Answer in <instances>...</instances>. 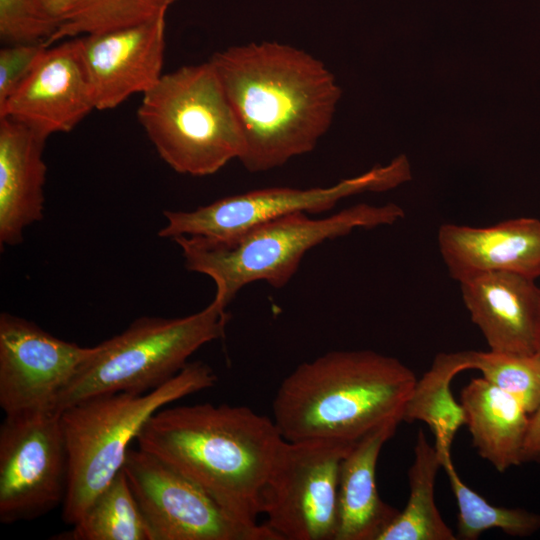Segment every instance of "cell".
Listing matches in <instances>:
<instances>
[{"label": "cell", "mask_w": 540, "mask_h": 540, "mask_svg": "<svg viewBox=\"0 0 540 540\" xmlns=\"http://www.w3.org/2000/svg\"><path fill=\"white\" fill-rule=\"evenodd\" d=\"M209 61L242 129L240 162L249 172L311 152L331 126L342 91L310 53L264 41L229 47Z\"/></svg>", "instance_id": "cell-1"}, {"label": "cell", "mask_w": 540, "mask_h": 540, "mask_svg": "<svg viewBox=\"0 0 540 540\" xmlns=\"http://www.w3.org/2000/svg\"><path fill=\"white\" fill-rule=\"evenodd\" d=\"M283 441L273 418L247 406L210 403L165 406L136 437L138 448L248 524H258L262 491Z\"/></svg>", "instance_id": "cell-2"}, {"label": "cell", "mask_w": 540, "mask_h": 540, "mask_svg": "<svg viewBox=\"0 0 540 540\" xmlns=\"http://www.w3.org/2000/svg\"><path fill=\"white\" fill-rule=\"evenodd\" d=\"M394 357L337 350L298 365L280 383L273 420L288 441L327 439L355 444L403 413L417 383Z\"/></svg>", "instance_id": "cell-3"}, {"label": "cell", "mask_w": 540, "mask_h": 540, "mask_svg": "<svg viewBox=\"0 0 540 540\" xmlns=\"http://www.w3.org/2000/svg\"><path fill=\"white\" fill-rule=\"evenodd\" d=\"M404 217L403 209L388 203L357 204L324 218L294 213L257 225L229 241L180 236L174 239L189 271L210 277L216 286L213 299L228 306L246 285L265 281L284 287L305 254L324 241L357 228L391 225Z\"/></svg>", "instance_id": "cell-4"}, {"label": "cell", "mask_w": 540, "mask_h": 540, "mask_svg": "<svg viewBox=\"0 0 540 540\" xmlns=\"http://www.w3.org/2000/svg\"><path fill=\"white\" fill-rule=\"evenodd\" d=\"M216 382L209 365L189 362L172 379L147 393L96 395L60 412L69 463L63 521L76 523L114 479L124 466L129 444L154 413Z\"/></svg>", "instance_id": "cell-5"}, {"label": "cell", "mask_w": 540, "mask_h": 540, "mask_svg": "<svg viewBox=\"0 0 540 540\" xmlns=\"http://www.w3.org/2000/svg\"><path fill=\"white\" fill-rule=\"evenodd\" d=\"M137 118L161 159L180 174L212 175L244 151L242 129L210 61L163 74L143 94Z\"/></svg>", "instance_id": "cell-6"}, {"label": "cell", "mask_w": 540, "mask_h": 540, "mask_svg": "<svg viewBox=\"0 0 540 540\" xmlns=\"http://www.w3.org/2000/svg\"><path fill=\"white\" fill-rule=\"evenodd\" d=\"M227 306L213 299L185 317H141L122 333L98 344L60 393L54 410L93 396L152 391L178 374L203 345L224 335Z\"/></svg>", "instance_id": "cell-7"}, {"label": "cell", "mask_w": 540, "mask_h": 540, "mask_svg": "<svg viewBox=\"0 0 540 540\" xmlns=\"http://www.w3.org/2000/svg\"><path fill=\"white\" fill-rule=\"evenodd\" d=\"M411 179L404 155L385 166L329 187L298 189L271 187L224 197L193 211H164L165 225L158 236L174 240L180 236L229 241L265 222L294 213H322L340 200L366 191H386Z\"/></svg>", "instance_id": "cell-8"}, {"label": "cell", "mask_w": 540, "mask_h": 540, "mask_svg": "<svg viewBox=\"0 0 540 540\" xmlns=\"http://www.w3.org/2000/svg\"><path fill=\"white\" fill-rule=\"evenodd\" d=\"M354 444L282 442L261 496V514L279 540H335L340 465Z\"/></svg>", "instance_id": "cell-9"}, {"label": "cell", "mask_w": 540, "mask_h": 540, "mask_svg": "<svg viewBox=\"0 0 540 540\" xmlns=\"http://www.w3.org/2000/svg\"><path fill=\"white\" fill-rule=\"evenodd\" d=\"M68 452L61 414H7L0 426V522L37 519L63 504Z\"/></svg>", "instance_id": "cell-10"}, {"label": "cell", "mask_w": 540, "mask_h": 540, "mask_svg": "<svg viewBox=\"0 0 540 540\" xmlns=\"http://www.w3.org/2000/svg\"><path fill=\"white\" fill-rule=\"evenodd\" d=\"M123 471L151 540H279L264 524H248L158 457L129 448Z\"/></svg>", "instance_id": "cell-11"}, {"label": "cell", "mask_w": 540, "mask_h": 540, "mask_svg": "<svg viewBox=\"0 0 540 540\" xmlns=\"http://www.w3.org/2000/svg\"><path fill=\"white\" fill-rule=\"evenodd\" d=\"M98 345L82 347L22 317L0 315V406L5 415L54 410L56 401Z\"/></svg>", "instance_id": "cell-12"}, {"label": "cell", "mask_w": 540, "mask_h": 540, "mask_svg": "<svg viewBox=\"0 0 540 540\" xmlns=\"http://www.w3.org/2000/svg\"><path fill=\"white\" fill-rule=\"evenodd\" d=\"M95 108L77 37L48 46L0 105V118L16 120L49 137L70 132Z\"/></svg>", "instance_id": "cell-13"}, {"label": "cell", "mask_w": 540, "mask_h": 540, "mask_svg": "<svg viewBox=\"0 0 540 540\" xmlns=\"http://www.w3.org/2000/svg\"><path fill=\"white\" fill-rule=\"evenodd\" d=\"M165 30V17H160L77 37L97 110L113 109L157 84L163 75Z\"/></svg>", "instance_id": "cell-14"}, {"label": "cell", "mask_w": 540, "mask_h": 540, "mask_svg": "<svg viewBox=\"0 0 540 540\" xmlns=\"http://www.w3.org/2000/svg\"><path fill=\"white\" fill-rule=\"evenodd\" d=\"M535 278L513 272H485L461 281L460 289L471 320L491 351L538 354L540 287Z\"/></svg>", "instance_id": "cell-15"}, {"label": "cell", "mask_w": 540, "mask_h": 540, "mask_svg": "<svg viewBox=\"0 0 540 540\" xmlns=\"http://www.w3.org/2000/svg\"><path fill=\"white\" fill-rule=\"evenodd\" d=\"M438 245L450 275L458 282L497 271L540 277V220L536 218L488 227L443 224Z\"/></svg>", "instance_id": "cell-16"}, {"label": "cell", "mask_w": 540, "mask_h": 540, "mask_svg": "<svg viewBox=\"0 0 540 540\" xmlns=\"http://www.w3.org/2000/svg\"><path fill=\"white\" fill-rule=\"evenodd\" d=\"M47 137L11 118H0V245L16 246L24 230L43 218Z\"/></svg>", "instance_id": "cell-17"}, {"label": "cell", "mask_w": 540, "mask_h": 540, "mask_svg": "<svg viewBox=\"0 0 540 540\" xmlns=\"http://www.w3.org/2000/svg\"><path fill=\"white\" fill-rule=\"evenodd\" d=\"M391 421L357 441L343 458L338 481V525L335 540H378L398 510L377 489L376 467L383 445L395 434Z\"/></svg>", "instance_id": "cell-18"}, {"label": "cell", "mask_w": 540, "mask_h": 540, "mask_svg": "<svg viewBox=\"0 0 540 540\" xmlns=\"http://www.w3.org/2000/svg\"><path fill=\"white\" fill-rule=\"evenodd\" d=\"M459 403L481 458L500 473L524 463L530 414L517 397L479 377L461 390Z\"/></svg>", "instance_id": "cell-19"}, {"label": "cell", "mask_w": 540, "mask_h": 540, "mask_svg": "<svg viewBox=\"0 0 540 540\" xmlns=\"http://www.w3.org/2000/svg\"><path fill=\"white\" fill-rule=\"evenodd\" d=\"M442 460L437 447L419 429L408 470L409 498L378 540H456L435 502V481Z\"/></svg>", "instance_id": "cell-20"}, {"label": "cell", "mask_w": 540, "mask_h": 540, "mask_svg": "<svg viewBox=\"0 0 540 540\" xmlns=\"http://www.w3.org/2000/svg\"><path fill=\"white\" fill-rule=\"evenodd\" d=\"M464 370H469L466 351L438 354L430 369L417 380L406 404L403 421L425 422L435 435L437 447L451 448L457 430L464 424L461 405L450 390L452 379Z\"/></svg>", "instance_id": "cell-21"}, {"label": "cell", "mask_w": 540, "mask_h": 540, "mask_svg": "<svg viewBox=\"0 0 540 540\" xmlns=\"http://www.w3.org/2000/svg\"><path fill=\"white\" fill-rule=\"evenodd\" d=\"M73 528L58 539L151 540L148 526L123 471L92 501Z\"/></svg>", "instance_id": "cell-22"}, {"label": "cell", "mask_w": 540, "mask_h": 540, "mask_svg": "<svg viewBox=\"0 0 540 540\" xmlns=\"http://www.w3.org/2000/svg\"><path fill=\"white\" fill-rule=\"evenodd\" d=\"M437 449L458 507L457 539L476 540L484 531L491 529H499L514 537H529L540 530V514L489 503L460 478L451 459V448Z\"/></svg>", "instance_id": "cell-23"}, {"label": "cell", "mask_w": 540, "mask_h": 540, "mask_svg": "<svg viewBox=\"0 0 540 540\" xmlns=\"http://www.w3.org/2000/svg\"><path fill=\"white\" fill-rule=\"evenodd\" d=\"M176 0H75L47 41L131 27L165 17Z\"/></svg>", "instance_id": "cell-24"}, {"label": "cell", "mask_w": 540, "mask_h": 540, "mask_svg": "<svg viewBox=\"0 0 540 540\" xmlns=\"http://www.w3.org/2000/svg\"><path fill=\"white\" fill-rule=\"evenodd\" d=\"M468 369L481 372L496 387L514 395L529 414L540 404V355L466 351Z\"/></svg>", "instance_id": "cell-25"}, {"label": "cell", "mask_w": 540, "mask_h": 540, "mask_svg": "<svg viewBox=\"0 0 540 540\" xmlns=\"http://www.w3.org/2000/svg\"><path fill=\"white\" fill-rule=\"evenodd\" d=\"M60 25L43 0H0V38L10 44L44 43Z\"/></svg>", "instance_id": "cell-26"}, {"label": "cell", "mask_w": 540, "mask_h": 540, "mask_svg": "<svg viewBox=\"0 0 540 540\" xmlns=\"http://www.w3.org/2000/svg\"><path fill=\"white\" fill-rule=\"evenodd\" d=\"M47 47L44 43H21L5 45L0 50V105L27 76Z\"/></svg>", "instance_id": "cell-27"}, {"label": "cell", "mask_w": 540, "mask_h": 540, "mask_svg": "<svg viewBox=\"0 0 540 540\" xmlns=\"http://www.w3.org/2000/svg\"><path fill=\"white\" fill-rule=\"evenodd\" d=\"M523 462L540 463V404L529 416L523 449Z\"/></svg>", "instance_id": "cell-28"}, {"label": "cell", "mask_w": 540, "mask_h": 540, "mask_svg": "<svg viewBox=\"0 0 540 540\" xmlns=\"http://www.w3.org/2000/svg\"><path fill=\"white\" fill-rule=\"evenodd\" d=\"M46 9L60 21L62 17L71 9L75 0H43Z\"/></svg>", "instance_id": "cell-29"}, {"label": "cell", "mask_w": 540, "mask_h": 540, "mask_svg": "<svg viewBox=\"0 0 540 540\" xmlns=\"http://www.w3.org/2000/svg\"><path fill=\"white\" fill-rule=\"evenodd\" d=\"M538 354L540 355V345H539V351H538Z\"/></svg>", "instance_id": "cell-30"}]
</instances>
